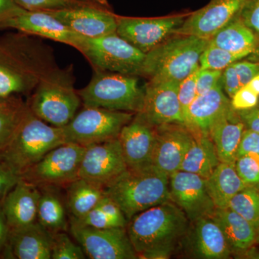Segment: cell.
<instances>
[{"mask_svg": "<svg viewBox=\"0 0 259 259\" xmlns=\"http://www.w3.org/2000/svg\"><path fill=\"white\" fill-rule=\"evenodd\" d=\"M37 37L19 31L0 36V98L31 95L57 66L51 48Z\"/></svg>", "mask_w": 259, "mask_h": 259, "instance_id": "obj_1", "label": "cell"}, {"mask_svg": "<svg viewBox=\"0 0 259 259\" xmlns=\"http://www.w3.org/2000/svg\"><path fill=\"white\" fill-rule=\"evenodd\" d=\"M190 222L182 209L168 200L136 214L126 229L138 258L165 259L184 240Z\"/></svg>", "mask_w": 259, "mask_h": 259, "instance_id": "obj_2", "label": "cell"}, {"mask_svg": "<svg viewBox=\"0 0 259 259\" xmlns=\"http://www.w3.org/2000/svg\"><path fill=\"white\" fill-rule=\"evenodd\" d=\"M104 189L105 195L120 207L127 221L146 209L171 200L169 175L153 165L127 168Z\"/></svg>", "mask_w": 259, "mask_h": 259, "instance_id": "obj_3", "label": "cell"}, {"mask_svg": "<svg viewBox=\"0 0 259 259\" xmlns=\"http://www.w3.org/2000/svg\"><path fill=\"white\" fill-rule=\"evenodd\" d=\"M73 66H57L46 74L30 95V111L48 124L64 127L72 120L81 103L74 88Z\"/></svg>", "mask_w": 259, "mask_h": 259, "instance_id": "obj_4", "label": "cell"}, {"mask_svg": "<svg viewBox=\"0 0 259 259\" xmlns=\"http://www.w3.org/2000/svg\"><path fill=\"white\" fill-rule=\"evenodd\" d=\"M179 35L146 54L141 76L153 81L180 83L199 69L201 56L210 38Z\"/></svg>", "mask_w": 259, "mask_h": 259, "instance_id": "obj_5", "label": "cell"}, {"mask_svg": "<svg viewBox=\"0 0 259 259\" xmlns=\"http://www.w3.org/2000/svg\"><path fill=\"white\" fill-rule=\"evenodd\" d=\"M64 143L62 127L48 124L30 110L0 158L20 177L49 151Z\"/></svg>", "mask_w": 259, "mask_h": 259, "instance_id": "obj_6", "label": "cell"}, {"mask_svg": "<svg viewBox=\"0 0 259 259\" xmlns=\"http://www.w3.org/2000/svg\"><path fill=\"white\" fill-rule=\"evenodd\" d=\"M136 76L94 70L90 82L78 93L83 106L139 113L144 103V89L139 86Z\"/></svg>", "mask_w": 259, "mask_h": 259, "instance_id": "obj_7", "label": "cell"}, {"mask_svg": "<svg viewBox=\"0 0 259 259\" xmlns=\"http://www.w3.org/2000/svg\"><path fill=\"white\" fill-rule=\"evenodd\" d=\"M76 50L81 52L93 70L141 76L146 54L117 32L98 37H81Z\"/></svg>", "mask_w": 259, "mask_h": 259, "instance_id": "obj_8", "label": "cell"}, {"mask_svg": "<svg viewBox=\"0 0 259 259\" xmlns=\"http://www.w3.org/2000/svg\"><path fill=\"white\" fill-rule=\"evenodd\" d=\"M132 112L83 106L64 127L65 141L83 147L118 138L121 130L134 118Z\"/></svg>", "mask_w": 259, "mask_h": 259, "instance_id": "obj_9", "label": "cell"}, {"mask_svg": "<svg viewBox=\"0 0 259 259\" xmlns=\"http://www.w3.org/2000/svg\"><path fill=\"white\" fill-rule=\"evenodd\" d=\"M85 147L66 142L49 151L20 176L38 188L67 187L79 178Z\"/></svg>", "mask_w": 259, "mask_h": 259, "instance_id": "obj_10", "label": "cell"}, {"mask_svg": "<svg viewBox=\"0 0 259 259\" xmlns=\"http://www.w3.org/2000/svg\"><path fill=\"white\" fill-rule=\"evenodd\" d=\"M69 229L89 258H139L126 228L98 229L70 219Z\"/></svg>", "mask_w": 259, "mask_h": 259, "instance_id": "obj_11", "label": "cell"}, {"mask_svg": "<svg viewBox=\"0 0 259 259\" xmlns=\"http://www.w3.org/2000/svg\"><path fill=\"white\" fill-rule=\"evenodd\" d=\"M48 13L83 37H98L117 31L118 16L105 0H83L74 8Z\"/></svg>", "mask_w": 259, "mask_h": 259, "instance_id": "obj_12", "label": "cell"}, {"mask_svg": "<svg viewBox=\"0 0 259 259\" xmlns=\"http://www.w3.org/2000/svg\"><path fill=\"white\" fill-rule=\"evenodd\" d=\"M188 15L163 18L118 17L117 32L140 51L147 54L182 26Z\"/></svg>", "mask_w": 259, "mask_h": 259, "instance_id": "obj_13", "label": "cell"}, {"mask_svg": "<svg viewBox=\"0 0 259 259\" xmlns=\"http://www.w3.org/2000/svg\"><path fill=\"white\" fill-rule=\"evenodd\" d=\"M127 169L118 138L85 147L79 178L105 187Z\"/></svg>", "mask_w": 259, "mask_h": 259, "instance_id": "obj_14", "label": "cell"}, {"mask_svg": "<svg viewBox=\"0 0 259 259\" xmlns=\"http://www.w3.org/2000/svg\"><path fill=\"white\" fill-rule=\"evenodd\" d=\"M171 200L182 209L191 223L212 216L216 207L206 188L205 179L178 171L169 175Z\"/></svg>", "mask_w": 259, "mask_h": 259, "instance_id": "obj_15", "label": "cell"}, {"mask_svg": "<svg viewBox=\"0 0 259 259\" xmlns=\"http://www.w3.org/2000/svg\"><path fill=\"white\" fill-rule=\"evenodd\" d=\"M250 0H210L187 17L176 35L211 38L223 27L238 18Z\"/></svg>", "mask_w": 259, "mask_h": 259, "instance_id": "obj_16", "label": "cell"}, {"mask_svg": "<svg viewBox=\"0 0 259 259\" xmlns=\"http://www.w3.org/2000/svg\"><path fill=\"white\" fill-rule=\"evenodd\" d=\"M179 85L176 81L150 80L144 88V103L139 114L155 127L172 123L185 125Z\"/></svg>", "mask_w": 259, "mask_h": 259, "instance_id": "obj_17", "label": "cell"}, {"mask_svg": "<svg viewBox=\"0 0 259 259\" xmlns=\"http://www.w3.org/2000/svg\"><path fill=\"white\" fill-rule=\"evenodd\" d=\"M151 165L168 175L180 170L186 152L194 139V133L181 124L156 126Z\"/></svg>", "mask_w": 259, "mask_h": 259, "instance_id": "obj_18", "label": "cell"}, {"mask_svg": "<svg viewBox=\"0 0 259 259\" xmlns=\"http://www.w3.org/2000/svg\"><path fill=\"white\" fill-rule=\"evenodd\" d=\"M156 137V127L139 113L122 127L118 139L127 168L138 169L151 165Z\"/></svg>", "mask_w": 259, "mask_h": 259, "instance_id": "obj_19", "label": "cell"}, {"mask_svg": "<svg viewBox=\"0 0 259 259\" xmlns=\"http://www.w3.org/2000/svg\"><path fill=\"white\" fill-rule=\"evenodd\" d=\"M12 29L33 36L44 37L71 46L76 49L82 35L67 28L46 11L24 10L7 22L4 30Z\"/></svg>", "mask_w": 259, "mask_h": 259, "instance_id": "obj_20", "label": "cell"}, {"mask_svg": "<svg viewBox=\"0 0 259 259\" xmlns=\"http://www.w3.org/2000/svg\"><path fill=\"white\" fill-rule=\"evenodd\" d=\"M40 190L20 178L7 194L2 203L10 231L30 226L37 222V208Z\"/></svg>", "mask_w": 259, "mask_h": 259, "instance_id": "obj_21", "label": "cell"}, {"mask_svg": "<svg viewBox=\"0 0 259 259\" xmlns=\"http://www.w3.org/2000/svg\"><path fill=\"white\" fill-rule=\"evenodd\" d=\"M185 237L187 248L194 258L226 259L232 254L226 238L213 218L204 217L192 222Z\"/></svg>", "mask_w": 259, "mask_h": 259, "instance_id": "obj_22", "label": "cell"}, {"mask_svg": "<svg viewBox=\"0 0 259 259\" xmlns=\"http://www.w3.org/2000/svg\"><path fill=\"white\" fill-rule=\"evenodd\" d=\"M52 233L36 222L10 231L3 258L51 259Z\"/></svg>", "mask_w": 259, "mask_h": 259, "instance_id": "obj_23", "label": "cell"}, {"mask_svg": "<svg viewBox=\"0 0 259 259\" xmlns=\"http://www.w3.org/2000/svg\"><path fill=\"white\" fill-rule=\"evenodd\" d=\"M231 107L220 81L212 90L194 99L189 108L186 126L194 134L209 136L215 122Z\"/></svg>", "mask_w": 259, "mask_h": 259, "instance_id": "obj_24", "label": "cell"}, {"mask_svg": "<svg viewBox=\"0 0 259 259\" xmlns=\"http://www.w3.org/2000/svg\"><path fill=\"white\" fill-rule=\"evenodd\" d=\"M211 217L222 231L231 253H244L256 243V229L232 209L216 208Z\"/></svg>", "mask_w": 259, "mask_h": 259, "instance_id": "obj_25", "label": "cell"}, {"mask_svg": "<svg viewBox=\"0 0 259 259\" xmlns=\"http://www.w3.org/2000/svg\"><path fill=\"white\" fill-rule=\"evenodd\" d=\"M245 127L236 110L232 107L215 122L209 136L215 146L220 161L235 164Z\"/></svg>", "mask_w": 259, "mask_h": 259, "instance_id": "obj_26", "label": "cell"}, {"mask_svg": "<svg viewBox=\"0 0 259 259\" xmlns=\"http://www.w3.org/2000/svg\"><path fill=\"white\" fill-rule=\"evenodd\" d=\"M206 188L216 208L228 207L230 200L245 185L238 175L234 163L220 162L210 176L205 179Z\"/></svg>", "mask_w": 259, "mask_h": 259, "instance_id": "obj_27", "label": "cell"}, {"mask_svg": "<svg viewBox=\"0 0 259 259\" xmlns=\"http://www.w3.org/2000/svg\"><path fill=\"white\" fill-rule=\"evenodd\" d=\"M194 135L193 141L185 153L180 170L207 179L221 161L211 138L204 135Z\"/></svg>", "mask_w": 259, "mask_h": 259, "instance_id": "obj_28", "label": "cell"}, {"mask_svg": "<svg viewBox=\"0 0 259 259\" xmlns=\"http://www.w3.org/2000/svg\"><path fill=\"white\" fill-rule=\"evenodd\" d=\"M105 196L102 185L78 178L67 186L66 207L71 218L81 219L95 208Z\"/></svg>", "mask_w": 259, "mask_h": 259, "instance_id": "obj_29", "label": "cell"}, {"mask_svg": "<svg viewBox=\"0 0 259 259\" xmlns=\"http://www.w3.org/2000/svg\"><path fill=\"white\" fill-rule=\"evenodd\" d=\"M209 42L229 52L250 54L255 50L257 40L253 30L247 27L238 16L218 30Z\"/></svg>", "mask_w": 259, "mask_h": 259, "instance_id": "obj_30", "label": "cell"}, {"mask_svg": "<svg viewBox=\"0 0 259 259\" xmlns=\"http://www.w3.org/2000/svg\"><path fill=\"white\" fill-rule=\"evenodd\" d=\"M37 208V221L51 233L67 231L66 208L55 187H42Z\"/></svg>", "mask_w": 259, "mask_h": 259, "instance_id": "obj_31", "label": "cell"}, {"mask_svg": "<svg viewBox=\"0 0 259 259\" xmlns=\"http://www.w3.org/2000/svg\"><path fill=\"white\" fill-rule=\"evenodd\" d=\"M29 111L28 102L20 96L0 100V154L14 139Z\"/></svg>", "mask_w": 259, "mask_h": 259, "instance_id": "obj_32", "label": "cell"}, {"mask_svg": "<svg viewBox=\"0 0 259 259\" xmlns=\"http://www.w3.org/2000/svg\"><path fill=\"white\" fill-rule=\"evenodd\" d=\"M228 208L246 220L258 232L259 229V188L247 186L232 197Z\"/></svg>", "mask_w": 259, "mask_h": 259, "instance_id": "obj_33", "label": "cell"}, {"mask_svg": "<svg viewBox=\"0 0 259 259\" xmlns=\"http://www.w3.org/2000/svg\"><path fill=\"white\" fill-rule=\"evenodd\" d=\"M250 55L248 53L229 52L212 45H209L204 49L199 60V68L204 69L223 70L239 59Z\"/></svg>", "mask_w": 259, "mask_h": 259, "instance_id": "obj_34", "label": "cell"}, {"mask_svg": "<svg viewBox=\"0 0 259 259\" xmlns=\"http://www.w3.org/2000/svg\"><path fill=\"white\" fill-rule=\"evenodd\" d=\"M51 253L52 259L87 258L81 245L76 244L65 231L52 233Z\"/></svg>", "mask_w": 259, "mask_h": 259, "instance_id": "obj_35", "label": "cell"}, {"mask_svg": "<svg viewBox=\"0 0 259 259\" xmlns=\"http://www.w3.org/2000/svg\"><path fill=\"white\" fill-rule=\"evenodd\" d=\"M235 166L238 175L247 186L259 188V157L244 155L236 158Z\"/></svg>", "mask_w": 259, "mask_h": 259, "instance_id": "obj_36", "label": "cell"}, {"mask_svg": "<svg viewBox=\"0 0 259 259\" xmlns=\"http://www.w3.org/2000/svg\"><path fill=\"white\" fill-rule=\"evenodd\" d=\"M20 8L28 11H55L74 8L83 0H14Z\"/></svg>", "mask_w": 259, "mask_h": 259, "instance_id": "obj_37", "label": "cell"}, {"mask_svg": "<svg viewBox=\"0 0 259 259\" xmlns=\"http://www.w3.org/2000/svg\"><path fill=\"white\" fill-rule=\"evenodd\" d=\"M199 69L194 71L190 76H187L179 85V100H180L184 119L185 120V125L187 124V114H188L189 108H190L191 104L193 102L194 99L197 97L196 82H197V74H198Z\"/></svg>", "mask_w": 259, "mask_h": 259, "instance_id": "obj_38", "label": "cell"}, {"mask_svg": "<svg viewBox=\"0 0 259 259\" xmlns=\"http://www.w3.org/2000/svg\"><path fill=\"white\" fill-rule=\"evenodd\" d=\"M78 224L82 226L91 227V228H98V229H107V228H120L107 215L102 209L98 207H95L89 212L86 215L81 219H74L70 218Z\"/></svg>", "mask_w": 259, "mask_h": 259, "instance_id": "obj_39", "label": "cell"}, {"mask_svg": "<svg viewBox=\"0 0 259 259\" xmlns=\"http://www.w3.org/2000/svg\"><path fill=\"white\" fill-rule=\"evenodd\" d=\"M223 70L204 69L199 68L196 90L197 96L203 95L216 86L221 81Z\"/></svg>", "mask_w": 259, "mask_h": 259, "instance_id": "obj_40", "label": "cell"}, {"mask_svg": "<svg viewBox=\"0 0 259 259\" xmlns=\"http://www.w3.org/2000/svg\"><path fill=\"white\" fill-rule=\"evenodd\" d=\"M258 98L259 96L245 85L232 97L231 107L236 111L249 110L258 105Z\"/></svg>", "mask_w": 259, "mask_h": 259, "instance_id": "obj_41", "label": "cell"}, {"mask_svg": "<svg viewBox=\"0 0 259 259\" xmlns=\"http://www.w3.org/2000/svg\"><path fill=\"white\" fill-rule=\"evenodd\" d=\"M20 179V175L0 158V204Z\"/></svg>", "mask_w": 259, "mask_h": 259, "instance_id": "obj_42", "label": "cell"}, {"mask_svg": "<svg viewBox=\"0 0 259 259\" xmlns=\"http://www.w3.org/2000/svg\"><path fill=\"white\" fill-rule=\"evenodd\" d=\"M244 155H255L259 157V134L247 128L242 135L237 158Z\"/></svg>", "mask_w": 259, "mask_h": 259, "instance_id": "obj_43", "label": "cell"}, {"mask_svg": "<svg viewBox=\"0 0 259 259\" xmlns=\"http://www.w3.org/2000/svg\"><path fill=\"white\" fill-rule=\"evenodd\" d=\"M221 83L223 91L231 99L242 88L239 77L233 64L223 70Z\"/></svg>", "mask_w": 259, "mask_h": 259, "instance_id": "obj_44", "label": "cell"}, {"mask_svg": "<svg viewBox=\"0 0 259 259\" xmlns=\"http://www.w3.org/2000/svg\"><path fill=\"white\" fill-rule=\"evenodd\" d=\"M239 17L247 27L259 32V0H250Z\"/></svg>", "mask_w": 259, "mask_h": 259, "instance_id": "obj_45", "label": "cell"}, {"mask_svg": "<svg viewBox=\"0 0 259 259\" xmlns=\"http://www.w3.org/2000/svg\"><path fill=\"white\" fill-rule=\"evenodd\" d=\"M242 87L250 82L259 74V64L249 61H236L233 63Z\"/></svg>", "mask_w": 259, "mask_h": 259, "instance_id": "obj_46", "label": "cell"}, {"mask_svg": "<svg viewBox=\"0 0 259 259\" xmlns=\"http://www.w3.org/2000/svg\"><path fill=\"white\" fill-rule=\"evenodd\" d=\"M14 0H0V30H4L7 22L24 11Z\"/></svg>", "mask_w": 259, "mask_h": 259, "instance_id": "obj_47", "label": "cell"}, {"mask_svg": "<svg viewBox=\"0 0 259 259\" xmlns=\"http://www.w3.org/2000/svg\"><path fill=\"white\" fill-rule=\"evenodd\" d=\"M240 118L247 129L251 130L259 134V105L249 110L237 111Z\"/></svg>", "mask_w": 259, "mask_h": 259, "instance_id": "obj_48", "label": "cell"}, {"mask_svg": "<svg viewBox=\"0 0 259 259\" xmlns=\"http://www.w3.org/2000/svg\"><path fill=\"white\" fill-rule=\"evenodd\" d=\"M9 232V227L8 226L6 218L2 208V204H0V256H3L4 254Z\"/></svg>", "mask_w": 259, "mask_h": 259, "instance_id": "obj_49", "label": "cell"}, {"mask_svg": "<svg viewBox=\"0 0 259 259\" xmlns=\"http://www.w3.org/2000/svg\"><path fill=\"white\" fill-rule=\"evenodd\" d=\"M246 86L259 96V74L255 76L249 83H247Z\"/></svg>", "mask_w": 259, "mask_h": 259, "instance_id": "obj_50", "label": "cell"}, {"mask_svg": "<svg viewBox=\"0 0 259 259\" xmlns=\"http://www.w3.org/2000/svg\"><path fill=\"white\" fill-rule=\"evenodd\" d=\"M256 243H258V244H259V229H258V236H257Z\"/></svg>", "mask_w": 259, "mask_h": 259, "instance_id": "obj_51", "label": "cell"}, {"mask_svg": "<svg viewBox=\"0 0 259 259\" xmlns=\"http://www.w3.org/2000/svg\"><path fill=\"white\" fill-rule=\"evenodd\" d=\"M1 99H3V98H0V100H1Z\"/></svg>", "mask_w": 259, "mask_h": 259, "instance_id": "obj_52", "label": "cell"}]
</instances>
